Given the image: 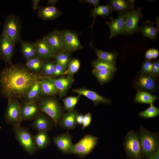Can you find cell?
<instances>
[{
	"mask_svg": "<svg viewBox=\"0 0 159 159\" xmlns=\"http://www.w3.org/2000/svg\"><path fill=\"white\" fill-rule=\"evenodd\" d=\"M44 77L32 72L21 63L13 64L0 71V92L1 96L22 101L23 94L33 83Z\"/></svg>",
	"mask_w": 159,
	"mask_h": 159,
	"instance_id": "6da1fadb",
	"label": "cell"
},
{
	"mask_svg": "<svg viewBox=\"0 0 159 159\" xmlns=\"http://www.w3.org/2000/svg\"><path fill=\"white\" fill-rule=\"evenodd\" d=\"M143 159H149L159 153V137L158 132H153L140 127L138 132Z\"/></svg>",
	"mask_w": 159,
	"mask_h": 159,
	"instance_id": "7a4b0ae2",
	"label": "cell"
},
{
	"mask_svg": "<svg viewBox=\"0 0 159 159\" xmlns=\"http://www.w3.org/2000/svg\"><path fill=\"white\" fill-rule=\"evenodd\" d=\"M22 24L20 18L14 14L6 16L3 25L2 33L16 44L21 40Z\"/></svg>",
	"mask_w": 159,
	"mask_h": 159,
	"instance_id": "3957f363",
	"label": "cell"
},
{
	"mask_svg": "<svg viewBox=\"0 0 159 159\" xmlns=\"http://www.w3.org/2000/svg\"><path fill=\"white\" fill-rule=\"evenodd\" d=\"M123 146L128 159H143L138 132L129 131L125 137Z\"/></svg>",
	"mask_w": 159,
	"mask_h": 159,
	"instance_id": "277c9868",
	"label": "cell"
},
{
	"mask_svg": "<svg viewBox=\"0 0 159 159\" xmlns=\"http://www.w3.org/2000/svg\"><path fill=\"white\" fill-rule=\"evenodd\" d=\"M13 127L16 140L26 152L32 155L38 151L34 142L33 135L27 128L21 125H14Z\"/></svg>",
	"mask_w": 159,
	"mask_h": 159,
	"instance_id": "5b68a950",
	"label": "cell"
},
{
	"mask_svg": "<svg viewBox=\"0 0 159 159\" xmlns=\"http://www.w3.org/2000/svg\"><path fill=\"white\" fill-rule=\"evenodd\" d=\"M40 111L46 114L53 120L57 126L62 115L61 106L53 97H41L37 101Z\"/></svg>",
	"mask_w": 159,
	"mask_h": 159,
	"instance_id": "8992f818",
	"label": "cell"
},
{
	"mask_svg": "<svg viewBox=\"0 0 159 159\" xmlns=\"http://www.w3.org/2000/svg\"><path fill=\"white\" fill-rule=\"evenodd\" d=\"M8 100V104L4 114L5 122L12 126L21 125L22 121L21 102L19 100L13 98Z\"/></svg>",
	"mask_w": 159,
	"mask_h": 159,
	"instance_id": "52a82bcc",
	"label": "cell"
},
{
	"mask_svg": "<svg viewBox=\"0 0 159 159\" xmlns=\"http://www.w3.org/2000/svg\"><path fill=\"white\" fill-rule=\"evenodd\" d=\"M98 138L91 135H85L79 142L74 145L71 153L84 158L91 153L98 143Z\"/></svg>",
	"mask_w": 159,
	"mask_h": 159,
	"instance_id": "ba28073f",
	"label": "cell"
},
{
	"mask_svg": "<svg viewBox=\"0 0 159 159\" xmlns=\"http://www.w3.org/2000/svg\"><path fill=\"white\" fill-rule=\"evenodd\" d=\"M156 77L151 74L144 73L141 71L134 80V86L137 91L153 93L158 87Z\"/></svg>",
	"mask_w": 159,
	"mask_h": 159,
	"instance_id": "9c48e42d",
	"label": "cell"
},
{
	"mask_svg": "<svg viewBox=\"0 0 159 159\" xmlns=\"http://www.w3.org/2000/svg\"><path fill=\"white\" fill-rule=\"evenodd\" d=\"M142 8L139 7L126 14L122 35H130L139 32V22L143 17Z\"/></svg>",
	"mask_w": 159,
	"mask_h": 159,
	"instance_id": "30bf717a",
	"label": "cell"
},
{
	"mask_svg": "<svg viewBox=\"0 0 159 159\" xmlns=\"http://www.w3.org/2000/svg\"><path fill=\"white\" fill-rule=\"evenodd\" d=\"M61 32L64 51L70 53L83 48L75 31L64 29Z\"/></svg>",
	"mask_w": 159,
	"mask_h": 159,
	"instance_id": "8fae6325",
	"label": "cell"
},
{
	"mask_svg": "<svg viewBox=\"0 0 159 159\" xmlns=\"http://www.w3.org/2000/svg\"><path fill=\"white\" fill-rule=\"evenodd\" d=\"M15 44L2 33L0 35V57L9 64L11 65V59L15 52Z\"/></svg>",
	"mask_w": 159,
	"mask_h": 159,
	"instance_id": "7c38bea8",
	"label": "cell"
},
{
	"mask_svg": "<svg viewBox=\"0 0 159 159\" xmlns=\"http://www.w3.org/2000/svg\"><path fill=\"white\" fill-rule=\"evenodd\" d=\"M43 38L55 55L64 51L61 31L55 29L46 34Z\"/></svg>",
	"mask_w": 159,
	"mask_h": 159,
	"instance_id": "4fadbf2b",
	"label": "cell"
},
{
	"mask_svg": "<svg viewBox=\"0 0 159 159\" xmlns=\"http://www.w3.org/2000/svg\"><path fill=\"white\" fill-rule=\"evenodd\" d=\"M72 137L68 132L55 136L52 138L53 143L57 149L63 154H71L74 145Z\"/></svg>",
	"mask_w": 159,
	"mask_h": 159,
	"instance_id": "5bb4252c",
	"label": "cell"
},
{
	"mask_svg": "<svg viewBox=\"0 0 159 159\" xmlns=\"http://www.w3.org/2000/svg\"><path fill=\"white\" fill-rule=\"evenodd\" d=\"M42 95L39 80L31 84L26 90L23 95L21 102L28 104L37 102Z\"/></svg>",
	"mask_w": 159,
	"mask_h": 159,
	"instance_id": "9a60e30c",
	"label": "cell"
},
{
	"mask_svg": "<svg viewBox=\"0 0 159 159\" xmlns=\"http://www.w3.org/2000/svg\"><path fill=\"white\" fill-rule=\"evenodd\" d=\"M127 13L119 15L118 17L115 19L110 16V20L106 22L110 33L108 39L119 35H122Z\"/></svg>",
	"mask_w": 159,
	"mask_h": 159,
	"instance_id": "2e32d148",
	"label": "cell"
},
{
	"mask_svg": "<svg viewBox=\"0 0 159 159\" xmlns=\"http://www.w3.org/2000/svg\"><path fill=\"white\" fill-rule=\"evenodd\" d=\"M33 43L36 56L43 60L54 58L55 54L44 38L39 39Z\"/></svg>",
	"mask_w": 159,
	"mask_h": 159,
	"instance_id": "e0dca14e",
	"label": "cell"
},
{
	"mask_svg": "<svg viewBox=\"0 0 159 159\" xmlns=\"http://www.w3.org/2000/svg\"><path fill=\"white\" fill-rule=\"evenodd\" d=\"M107 4L118 15L125 14L135 8L133 0H109Z\"/></svg>",
	"mask_w": 159,
	"mask_h": 159,
	"instance_id": "ac0fdd59",
	"label": "cell"
},
{
	"mask_svg": "<svg viewBox=\"0 0 159 159\" xmlns=\"http://www.w3.org/2000/svg\"><path fill=\"white\" fill-rule=\"evenodd\" d=\"M54 124V123L53 120L50 119L41 111L30 124V125L37 132L45 131L47 132L52 129Z\"/></svg>",
	"mask_w": 159,
	"mask_h": 159,
	"instance_id": "d6986e66",
	"label": "cell"
},
{
	"mask_svg": "<svg viewBox=\"0 0 159 159\" xmlns=\"http://www.w3.org/2000/svg\"><path fill=\"white\" fill-rule=\"evenodd\" d=\"M40 112L37 101L28 104L21 102V113L22 121L34 120Z\"/></svg>",
	"mask_w": 159,
	"mask_h": 159,
	"instance_id": "ffe728a7",
	"label": "cell"
},
{
	"mask_svg": "<svg viewBox=\"0 0 159 159\" xmlns=\"http://www.w3.org/2000/svg\"><path fill=\"white\" fill-rule=\"evenodd\" d=\"M78 114L77 111L74 109L67 111L62 114L58 124L68 130H74L77 126L76 118Z\"/></svg>",
	"mask_w": 159,
	"mask_h": 159,
	"instance_id": "44dd1931",
	"label": "cell"
},
{
	"mask_svg": "<svg viewBox=\"0 0 159 159\" xmlns=\"http://www.w3.org/2000/svg\"><path fill=\"white\" fill-rule=\"evenodd\" d=\"M72 91L79 95H83L92 101L95 106L100 103L111 104V101L109 99L103 97L95 92L85 88H78Z\"/></svg>",
	"mask_w": 159,
	"mask_h": 159,
	"instance_id": "7402d4cb",
	"label": "cell"
},
{
	"mask_svg": "<svg viewBox=\"0 0 159 159\" xmlns=\"http://www.w3.org/2000/svg\"><path fill=\"white\" fill-rule=\"evenodd\" d=\"M49 78L53 82L58 90L60 98L66 95L74 80L73 75H68L66 77Z\"/></svg>",
	"mask_w": 159,
	"mask_h": 159,
	"instance_id": "603a6c76",
	"label": "cell"
},
{
	"mask_svg": "<svg viewBox=\"0 0 159 159\" xmlns=\"http://www.w3.org/2000/svg\"><path fill=\"white\" fill-rule=\"evenodd\" d=\"M38 9V16L44 21L54 20L58 18L62 13L55 6H40Z\"/></svg>",
	"mask_w": 159,
	"mask_h": 159,
	"instance_id": "cb8c5ba5",
	"label": "cell"
},
{
	"mask_svg": "<svg viewBox=\"0 0 159 159\" xmlns=\"http://www.w3.org/2000/svg\"><path fill=\"white\" fill-rule=\"evenodd\" d=\"M155 24L149 20L144 22L139 26V32H140L144 38L148 37L151 40H155L157 38V34L158 32L159 26H153Z\"/></svg>",
	"mask_w": 159,
	"mask_h": 159,
	"instance_id": "d4e9b609",
	"label": "cell"
},
{
	"mask_svg": "<svg viewBox=\"0 0 159 159\" xmlns=\"http://www.w3.org/2000/svg\"><path fill=\"white\" fill-rule=\"evenodd\" d=\"M89 45L98 57V59L110 63L115 66L118 54L116 51H113L109 52L99 50L95 47L92 42L90 43Z\"/></svg>",
	"mask_w": 159,
	"mask_h": 159,
	"instance_id": "484cf974",
	"label": "cell"
},
{
	"mask_svg": "<svg viewBox=\"0 0 159 159\" xmlns=\"http://www.w3.org/2000/svg\"><path fill=\"white\" fill-rule=\"evenodd\" d=\"M33 138L38 150L46 148L51 142L50 137L47 131H38L35 135H33Z\"/></svg>",
	"mask_w": 159,
	"mask_h": 159,
	"instance_id": "4316f807",
	"label": "cell"
},
{
	"mask_svg": "<svg viewBox=\"0 0 159 159\" xmlns=\"http://www.w3.org/2000/svg\"><path fill=\"white\" fill-rule=\"evenodd\" d=\"M42 95L53 96L59 93V92L53 82L49 77H44L40 80Z\"/></svg>",
	"mask_w": 159,
	"mask_h": 159,
	"instance_id": "83f0119b",
	"label": "cell"
},
{
	"mask_svg": "<svg viewBox=\"0 0 159 159\" xmlns=\"http://www.w3.org/2000/svg\"><path fill=\"white\" fill-rule=\"evenodd\" d=\"M44 61L35 56L26 61L24 65L32 72L41 75Z\"/></svg>",
	"mask_w": 159,
	"mask_h": 159,
	"instance_id": "f1b7e54d",
	"label": "cell"
},
{
	"mask_svg": "<svg viewBox=\"0 0 159 159\" xmlns=\"http://www.w3.org/2000/svg\"><path fill=\"white\" fill-rule=\"evenodd\" d=\"M116 71L114 70L110 69L101 70L93 69L92 70V73L96 78L99 83L102 85L110 81Z\"/></svg>",
	"mask_w": 159,
	"mask_h": 159,
	"instance_id": "f546056e",
	"label": "cell"
},
{
	"mask_svg": "<svg viewBox=\"0 0 159 159\" xmlns=\"http://www.w3.org/2000/svg\"><path fill=\"white\" fill-rule=\"evenodd\" d=\"M20 42V51L26 61L36 56L35 48L33 43L22 40Z\"/></svg>",
	"mask_w": 159,
	"mask_h": 159,
	"instance_id": "4dcf8cb0",
	"label": "cell"
},
{
	"mask_svg": "<svg viewBox=\"0 0 159 159\" xmlns=\"http://www.w3.org/2000/svg\"><path fill=\"white\" fill-rule=\"evenodd\" d=\"M158 97L147 92L138 91L134 99L137 103L153 104Z\"/></svg>",
	"mask_w": 159,
	"mask_h": 159,
	"instance_id": "1f68e13d",
	"label": "cell"
},
{
	"mask_svg": "<svg viewBox=\"0 0 159 159\" xmlns=\"http://www.w3.org/2000/svg\"><path fill=\"white\" fill-rule=\"evenodd\" d=\"M113 10L108 5H100L91 10L90 16L96 17L99 16L105 18L113 12Z\"/></svg>",
	"mask_w": 159,
	"mask_h": 159,
	"instance_id": "d6a6232c",
	"label": "cell"
},
{
	"mask_svg": "<svg viewBox=\"0 0 159 159\" xmlns=\"http://www.w3.org/2000/svg\"><path fill=\"white\" fill-rule=\"evenodd\" d=\"M54 58L56 63L62 66L66 69L71 60L70 53L64 51L56 54Z\"/></svg>",
	"mask_w": 159,
	"mask_h": 159,
	"instance_id": "836d02e7",
	"label": "cell"
},
{
	"mask_svg": "<svg viewBox=\"0 0 159 159\" xmlns=\"http://www.w3.org/2000/svg\"><path fill=\"white\" fill-rule=\"evenodd\" d=\"M92 65L93 69L96 70L110 69L116 71L117 70L115 66L113 64L98 59L92 62Z\"/></svg>",
	"mask_w": 159,
	"mask_h": 159,
	"instance_id": "e575fe53",
	"label": "cell"
},
{
	"mask_svg": "<svg viewBox=\"0 0 159 159\" xmlns=\"http://www.w3.org/2000/svg\"><path fill=\"white\" fill-rule=\"evenodd\" d=\"M150 107L146 110L140 112L139 115L145 118H149L155 117L159 114V109L154 106L153 104H150Z\"/></svg>",
	"mask_w": 159,
	"mask_h": 159,
	"instance_id": "d590c367",
	"label": "cell"
},
{
	"mask_svg": "<svg viewBox=\"0 0 159 159\" xmlns=\"http://www.w3.org/2000/svg\"><path fill=\"white\" fill-rule=\"evenodd\" d=\"M80 96L79 95L75 97L69 96L63 99L62 100L64 105L63 111L74 109L80 99Z\"/></svg>",
	"mask_w": 159,
	"mask_h": 159,
	"instance_id": "8d00e7d4",
	"label": "cell"
},
{
	"mask_svg": "<svg viewBox=\"0 0 159 159\" xmlns=\"http://www.w3.org/2000/svg\"><path fill=\"white\" fill-rule=\"evenodd\" d=\"M55 62L44 61L41 74L44 77L51 78L54 71Z\"/></svg>",
	"mask_w": 159,
	"mask_h": 159,
	"instance_id": "74e56055",
	"label": "cell"
},
{
	"mask_svg": "<svg viewBox=\"0 0 159 159\" xmlns=\"http://www.w3.org/2000/svg\"><path fill=\"white\" fill-rule=\"evenodd\" d=\"M80 67V62L77 59H73L71 60L68 66V69L63 73V75H73L79 70Z\"/></svg>",
	"mask_w": 159,
	"mask_h": 159,
	"instance_id": "f35d334b",
	"label": "cell"
},
{
	"mask_svg": "<svg viewBox=\"0 0 159 159\" xmlns=\"http://www.w3.org/2000/svg\"><path fill=\"white\" fill-rule=\"evenodd\" d=\"M153 67V61L146 60L142 63L141 72L145 74H151Z\"/></svg>",
	"mask_w": 159,
	"mask_h": 159,
	"instance_id": "ab89813d",
	"label": "cell"
},
{
	"mask_svg": "<svg viewBox=\"0 0 159 159\" xmlns=\"http://www.w3.org/2000/svg\"><path fill=\"white\" fill-rule=\"evenodd\" d=\"M66 69L62 66L55 63L54 72L51 78L63 75Z\"/></svg>",
	"mask_w": 159,
	"mask_h": 159,
	"instance_id": "60d3db41",
	"label": "cell"
},
{
	"mask_svg": "<svg viewBox=\"0 0 159 159\" xmlns=\"http://www.w3.org/2000/svg\"><path fill=\"white\" fill-rule=\"evenodd\" d=\"M153 61V67L151 74L155 77L159 75V62L158 59H155Z\"/></svg>",
	"mask_w": 159,
	"mask_h": 159,
	"instance_id": "b9f144b4",
	"label": "cell"
},
{
	"mask_svg": "<svg viewBox=\"0 0 159 159\" xmlns=\"http://www.w3.org/2000/svg\"><path fill=\"white\" fill-rule=\"evenodd\" d=\"M91 120V114L90 112L87 113L84 116L82 124V129H85L90 124Z\"/></svg>",
	"mask_w": 159,
	"mask_h": 159,
	"instance_id": "7bdbcfd3",
	"label": "cell"
},
{
	"mask_svg": "<svg viewBox=\"0 0 159 159\" xmlns=\"http://www.w3.org/2000/svg\"><path fill=\"white\" fill-rule=\"evenodd\" d=\"M79 1L83 3L92 4L94 6V8L100 5L99 0H80Z\"/></svg>",
	"mask_w": 159,
	"mask_h": 159,
	"instance_id": "ee69618b",
	"label": "cell"
},
{
	"mask_svg": "<svg viewBox=\"0 0 159 159\" xmlns=\"http://www.w3.org/2000/svg\"><path fill=\"white\" fill-rule=\"evenodd\" d=\"M152 50L153 48H151L146 52L145 55V58L146 60H151L153 59Z\"/></svg>",
	"mask_w": 159,
	"mask_h": 159,
	"instance_id": "f6af8a7d",
	"label": "cell"
},
{
	"mask_svg": "<svg viewBox=\"0 0 159 159\" xmlns=\"http://www.w3.org/2000/svg\"><path fill=\"white\" fill-rule=\"evenodd\" d=\"M84 116L82 114H78L76 118V121L77 124L80 125L82 124Z\"/></svg>",
	"mask_w": 159,
	"mask_h": 159,
	"instance_id": "bcb514c9",
	"label": "cell"
},
{
	"mask_svg": "<svg viewBox=\"0 0 159 159\" xmlns=\"http://www.w3.org/2000/svg\"><path fill=\"white\" fill-rule=\"evenodd\" d=\"M40 0H32V8L34 11H35L36 9H38L40 7L39 5V3Z\"/></svg>",
	"mask_w": 159,
	"mask_h": 159,
	"instance_id": "7dc6e473",
	"label": "cell"
},
{
	"mask_svg": "<svg viewBox=\"0 0 159 159\" xmlns=\"http://www.w3.org/2000/svg\"><path fill=\"white\" fill-rule=\"evenodd\" d=\"M159 53L158 51L156 49L153 48L152 50V57L153 59H155L157 58L159 55Z\"/></svg>",
	"mask_w": 159,
	"mask_h": 159,
	"instance_id": "c3c4849f",
	"label": "cell"
},
{
	"mask_svg": "<svg viewBox=\"0 0 159 159\" xmlns=\"http://www.w3.org/2000/svg\"><path fill=\"white\" fill-rule=\"evenodd\" d=\"M58 0H49L48 1L47 4H50L51 6H54V5L58 1Z\"/></svg>",
	"mask_w": 159,
	"mask_h": 159,
	"instance_id": "681fc988",
	"label": "cell"
},
{
	"mask_svg": "<svg viewBox=\"0 0 159 159\" xmlns=\"http://www.w3.org/2000/svg\"><path fill=\"white\" fill-rule=\"evenodd\" d=\"M159 153L149 159H159Z\"/></svg>",
	"mask_w": 159,
	"mask_h": 159,
	"instance_id": "f907efd6",
	"label": "cell"
}]
</instances>
